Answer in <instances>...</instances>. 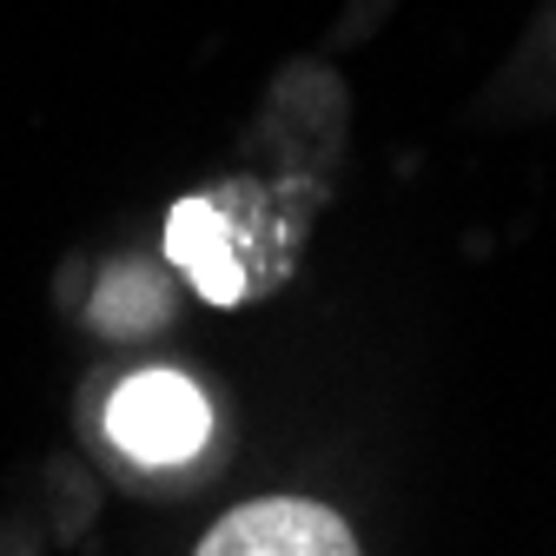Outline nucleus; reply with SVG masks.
Listing matches in <instances>:
<instances>
[{
  "label": "nucleus",
  "instance_id": "1",
  "mask_svg": "<svg viewBox=\"0 0 556 556\" xmlns=\"http://www.w3.org/2000/svg\"><path fill=\"white\" fill-rule=\"evenodd\" d=\"M106 431L126 457L139 464H179L205 444V431H213V404H205V391L179 371H139L113 391L106 404Z\"/></svg>",
  "mask_w": 556,
  "mask_h": 556
},
{
  "label": "nucleus",
  "instance_id": "2",
  "mask_svg": "<svg viewBox=\"0 0 556 556\" xmlns=\"http://www.w3.org/2000/svg\"><path fill=\"white\" fill-rule=\"evenodd\" d=\"M199 556H358V536L312 497H258L205 530Z\"/></svg>",
  "mask_w": 556,
  "mask_h": 556
},
{
  "label": "nucleus",
  "instance_id": "3",
  "mask_svg": "<svg viewBox=\"0 0 556 556\" xmlns=\"http://www.w3.org/2000/svg\"><path fill=\"white\" fill-rule=\"evenodd\" d=\"M166 258L199 286V299L213 305H239L245 292V271H239V232L219 213L213 199H179L173 219H166Z\"/></svg>",
  "mask_w": 556,
  "mask_h": 556
},
{
  "label": "nucleus",
  "instance_id": "4",
  "mask_svg": "<svg viewBox=\"0 0 556 556\" xmlns=\"http://www.w3.org/2000/svg\"><path fill=\"white\" fill-rule=\"evenodd\" d=\"M93 318H100L106 331H147L153 318H166V292H160L139 265H126V271H113L106 286H100Z\"/></svg>",
  "mask_w": 556,
  "mask_h": 556
}]
</instances>
